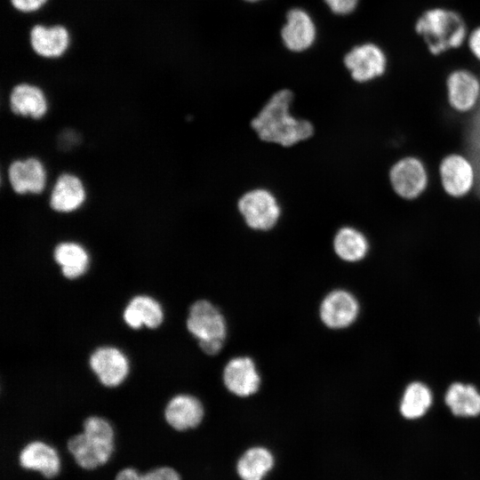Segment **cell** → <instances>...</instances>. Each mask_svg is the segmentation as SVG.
Wrapping results in <instances>:
<instances>
[{
  "label": "cell",
  "mask_w": 480,
  "mask_h": 480,
  "mask_svg": "<svg viewBox=\"0 0 480 480\" xmlns=\"http://www.w3.org/2000/svg\"><path fill=\"white\" fill-rule=\"evenodd\" d=\"M293 94L282 89L275 92L252 120L251 126L266 142L291 147L313 135V124L290 113Z\"/></svg>",
  "instance_id": "cell-1"
},
{
  "label": "cell",
  "mask_w": 480,
  "mask_h": 480,
  "mask_svg": "<svg viewBox=\"0 0 480 480\" xmlns=\"http://www.w3.org/2000/svg\"><path fill=\"white\" fill-rule=\"evenodd\" d=\"M415 31L422 37L429 52L436 56L460 47L469 35L461 15L442 7L423 12L416 21Z\"/></svg>",
  "instance_id": "cell-2"
},
{
  "label": "cell",
  "mask_w": 480,
  "mask_h": 480,
  "mask_svg": "<svg viewBox=\"0 0 480 480\" xmlns=\"http://www.w3.org/2000/svg\"><path fill=\"white\" fill-rule=\"evenodd\" d=\"M187 328L206 355L214 356L221 350L227 337V323L220 309L210 301L199 300L191 305Z\"/></svg>",
  "instance_id": "cell-3"
},
{
  "label": "cell",
  "mask_w": 480,
  "mask_h": 480,
  "mask_svg": "<svg viewBox=\"0 0 480 480\" xmlns=\"http://www.w3.org/2000/svg\"><path fill=\"white\" fill-rule=\"evenodd\" d=\"M388 179L395 194L406 201L420 198L429 185L427 164L419 156L412 155L399 158L391 165Z\"/></svg>",
  "instance_id": "cell-4"
},
{
  "label": "cell",
  "mask_w": 480,
  "mask_h": 480,
  "mask_svg": "<svg viewBox=\"0 0 480 480\" xmlns=\"http://www.w3.org/2000/svg\"><path fill=\"white\" fill-rule=\"evenodd\" d=\"M438 172L443 190L452 198H464L475 190L476 170L465 154L446 155L440 162Z\"/></svg>",
  "instance_id": "cell-5"
},
{
  "label": "cell",
  "mask_w": 480,
  "mask_h": 480,
  "mask_svg": "<svg viewBox=\"0 0 480 480\" xmlns=\"http://www.w3.org/2000/svg\"><path fill=\"white\" fill-rule=\"evenodd\" d=\"M237 208L245 224L259 231L273 228L281 214L276 198L264 188H255L244 193L237 202Z\"/></svg>",
  "instance_id": "cell-6"
},
{
  "label": "cell",
  "mask_w": 480,
  "mask_h": 480,
  "mask_svg": "<svg viewBox=\"0 0 480 480\" xmlns=\"http://www.w3.org/2000/svg\"><path fill=\"white\" fill-rule=\"evenodd\" d=\"M344 65L351 78L365 84L384 76L388 68L385 52L374 43H364L351 48L344 56Z\"/></svg>",
  "instance_id": "cell-7"
},
{
  "label": "cell",
  "mask_w": 480,
  "mask_h": 480,
  "mask_svg": "<svg viewBox=\"0 0 480 480\" xmlns=\"http://www.w3.org/2000/svg\"><path fill=\"white\" fill-rule=\"evenodd\" d=\"M446 92L452 109L469 114L480 102V78L471 70L455 69L446 78Z\"/></svg>",
  "instance_id": "cell-8"
},
{
  "label": "cell",
  "mask_w": 480,
  "mask_h": 480,
  "mask_svg": "<svg viewBox=\"0 0 480 480\" xmlns=\"http://www.w3.org/2000/svg\"><path fill=\"white\" fill-rule=\"evenodd\" d=\"M67 448L80 468L95 469L110 460L115 445L82 432L68 439Z\"/></svg>",
  "instance_id": "cell-9"
},
{
  "label": "cell",
  "mask_w": 480,
  "mask_h": 480,
  "mask_svg": "<svg viewBox=\"0 0 480 480\" xmlns=\"http://www.w3.org/2000/svg\"><path fill=\"white\" fill-rule=\"evenodd\" d=\"M356 299L345 290H334L322 300L319 316L323 324L331 329H342L352 324L357 317Z\"/></svg>",
  "instance_id": "cell-10"
},
{
  "label": "cell",
  "mask_w": 480,
  "mask_h": 480,
  "mask_svg": "<svg viewBox=\"0 0 480 480\" xmlns=\"http://www.w3.org/2000/svg\"><path fill=\"white\" fill-rule=\"evenodd\" d=\"M284 46L294 52L309 49L316 38V27L311 15L302 8H292L281 28Z\"/></svg>",
  "instance_id": "cell-11"
},
{
  "label": "cell",
  "mask_w": 480,
  "mask_h": 480,
  "mask_svg": "<svg viewBox=\"0 0 480 480\" xmlns=\"http://www.w3.org/2000/svg\"><path fill=\"white\" fill-rule=\"evenodd\" d=\"M222 376L226 388L239 397L252 396L260 386V376L254 361L249 356L230 359L223 369Z\"/></svg>",
  "instance_id": "cell-12"
},
{
  "label": "cell",
  "mask_w": 480,
  "mask_h": 480,
  "mask_svg": "<svg viewBox=\"0 0 480 480\" xmlns=\"http://www.w3.org/2000/svg\"><path fill=\"white\" fill-rule=\"evenodd\" d=\"M89 363L100 381L107 387L121 384L129 372V363L124 354L112 347L96 349Z\"/></svg>",
  "instance_id": "cell-13"
},
{
  "label": "cell",
  "mask_w": 480,
  "mask_h": 480,
  "mask_svg": "<svg viewBox=\"0 0 480 480\" xmlns=\"http://www.w3.org/2000/svg\"><path fill=\"white\" fill-rule=\"evenodd\" d=\"M18 461L21 468L39 472L45 478L55 477L60 470V459L50 444L36 440L20 450Z\"/></svg>",
  "instance_id": "cell-14"
},
{
  "label": "cell",
  "mask_w": 480,
  "mask_h": 480,
  "mask_svg": "<svg viewBox=\"0 0 480 480\" xmlns=\"http://www.w3.org/2000/svg\"><path fill=\"white\" fill-rule=\"evenodd\" d=\"M204 414L201 402L196 397L186 394L173 396L164 410L166 422L177 431H186L198 427Z\"/></svg>",
  "instance_id": "cell-15"
},
{
  "label": "cell",
  "mask_w": 480,
  "mask_h": 480,
  "mask_svg": "<svg viewBox=\"0 0 480 480\" xmlns=\"http://www.w3.org/2000/svg\"><path fill=\"white\" fill-rule=\"evenodd\" d=\"M29 43L33 51L45 59H56L68 50L70 36L62 25H35L29 31Z\"/></svg>",
  "instance_id": "cell-16"
},
{
  "label": "cell",
  "mask_w": 480,
  "mask_h": 480,
  "mask_svg": "<svg viewBox=\"0 0 480 480\" xmlns=\"http://www.w3.org/2000/svg\"><path fill=\"white\" fill-rule=\"evenodd\" d=\"M275 456L267 447L246 449L237 459L236 472L240 480H264L275 466Z\"/></svg>",
  "instance_id": "cell-17"
},
{
  "label": "cell",
  "mask_w": 480,
  "mask_h": 480,
  "mask_svg": "<svg viewBox=\"0 0 480 480\" xmlns=\"http://www.w3.org/2000/svg\"><path fill=\"white\" fill-rule=\"evenodd\" d=\"M10 106L13 113L33 118L42 117L47 110L44 92L39 86L29 83H20L12 88Z\"/></svg>",
  "instance_id": "cell-18"
},
{
  "label": "cell",
  "mask_w": 480,
  "mask_h": 480,
  "mask_svg": "<svg viewBox=\"0 0 480 480\" xmlns=\"http://www.w3.org/2000/svg\"><path fill=\"white\" fill-rule=\"evenodd\" d=\"M9 180L17 193H40L45 184V172L38 160L29 158L26 161H16L11 164Z\"/></svg>",
  "instance_id": "cell-19"
},
{
  "label": "cell",
  "mask_w": 480,
  "mask_h": 480,
  "mask_svg": "<svg viewBox=\"0 0 480 480\" xmlns=\"http://www.w3.org/2000/svg\"><path fill=\"white\" fill-rule=\"evenodd\" d=\"M124 322L133 329L142 325L148 328L158 327L164 319L160 304L148 296H136L131 300L124 311Z\"/></svg>",
  "instance_id": "cell-20"
},
{
  "label": "cell",
  "mask_w": 480,
  "mask_h": 480,
  "mask_svg": "<svg viewBox=\"0 0 480 480\" xmlns=\"http://www.w3.org/2000/svg\"><path fill=\"white\" fill-rule=\"evenodd\" d=\"M333 249L336 255L346 262L362 260L370 249L369 240L358 228L352 226L340 228L333 239Z\"/></svg>",
  "instance_id": "cell-21"
},
{
  "label": "cell",
  "mask_w": 480,
  "mask_h": 480,
  "mask_svg": "<svg viewBox=\"0 0 480 480\" xmlns=\"http://www.w3.org/2000/svg\"><path fill=\"white\" fill-rule=\"evenodd\" d=\"M84 189L80 180L70 174L61 175L52 190L51 206L58 212H71L84 200Z\"/></svg>",
  "instance_id": "cell-22"
},
{
  "label": "cell",
  "mask_w": 480,
  "mask_h": 480,
  "mask_svg": "<svg viewBox=\"0 0 480 480\" xmlns=\"http://www.w3.org/2000/svg\"><path fill=\"white\" fill-rule=\"evenodd\" d=\"M445 403L455 416L476 417L480 414V394L472 385L452 384L446 392Z\"/></svg>",
  "instance_id": "cell-23"
},
{
  "label": "cell",
  "mask_w": 480,
  "mask_h": 480,
  "mask_svg": "<svg viewBox=\"0 0 480 480\" xmlns=\"http://www.w3.org/2000/svg\"><path fill=\"white\" fill-rule=\"evenodd\" d=\"M54 259L61 267L62 274L70 279L82 276L88 266V254L76 243L60 244L54 251Z\"/></svg>",
  "instance_id": "cell-24"
},
{
  "label": "cell",
  "mask_w": 480,
  "mask_h": 480,
  "mask_svg": "<svg viewBox=\"0 0 480 480\" xmlns=\"http://www.w3.org/2000/svg\"><path fill=\"white\" fill-rule=\"evenodd\" d=\"M432 404L429 388L420 382H412L405 389L400 404L401 414L408 420L422 417Z\"/></svg>",
  "instance_id": "cell-25"
},
{
  "label": "cell",
  "mask_w": 480,
  "mask_h": 480,
  "mask_svg": "<svg viewBox=\"0 0 480 480\" xmlns=\"http://www.w3.org/2000/svg\"><path fill=\"white\" fill-rule=\"evenodd\" d=\"M115 480H182L180 475L173 468L161 466L152 468L146 473H139L133 468H124L119 470Z\"/></svg>",
  "instance_id": "cell-26"
},
{
  "label": "cell",
  "mask_w": 480,
  "mask_h": 480,
  "mask_svg": "<svg viewBox=\"0 0 480 480\" xmlns=\"http://www.w3.org/2000/svg\"><path fill=\"white\" fill-rule=\"evenodd\" d=\"M83 429V432L89 436L114 443V429L111 424L101 417L91 416L87 418L84 421Z\"/></svg>",
  "instance_id": "cell-27"
},
{
  "label": "cell",
  "mask_w": 480,
  "mask_h": 480,
  "mask_svg": "<svg viewBox=\"0 0 480 480\" xmlns=\"http://www.w3.org/2000/svg\"><path fill=\"white\" fill-rule=\"evenodd\" d=\"M324 2L333 13L347 15L356 10L359 0H324Z\"/></svg>",
  "instance_id": "cell-28"
},
{
  "label": "cell",
  "mask_w": 480,
  "mask_h": 480,
  "mask_svg": "<svg viewBox=\"0 0 480 480\" xmlns=\"http://www.w3.org/2000/svg\"><path fill=\"white\" fill-rule=\"evenodd\" d=\"M48 0H10L14 9L24 13L40 10Z\"/></svg>",
  "instance_id": "cell-29"
},
{
  "label": "cell",
  "mask_w": 480,
  "mask_h": 480,
  "mask_svg": "<svg viewBox=\"0 0 480 480\" xmlns=\"http://www.w3.org/2000/svg\"><path fill=\"white\" fill-rule=\"evenodd\" d=\"M468 46L475 58L480 61V27L473 29L468 35Z\"/></svg>",
  "instance_id": "cell-30"
},
{
  "label": "cell",
  "mask_w": 480,
  "mask_h": 480,
  "mask_svg": "<svg viewBox=\"0 0 480 480\" xmlns=\"http://www.w3.org/2000/svg\"><path fill=\"white\" fill-rule=\"evenodd\" d=\"M246 2H250V3H255V2H259V1H261V0H244Z\"/></svg>",
  "instance_id": "cell-31"
}]
</instances>
